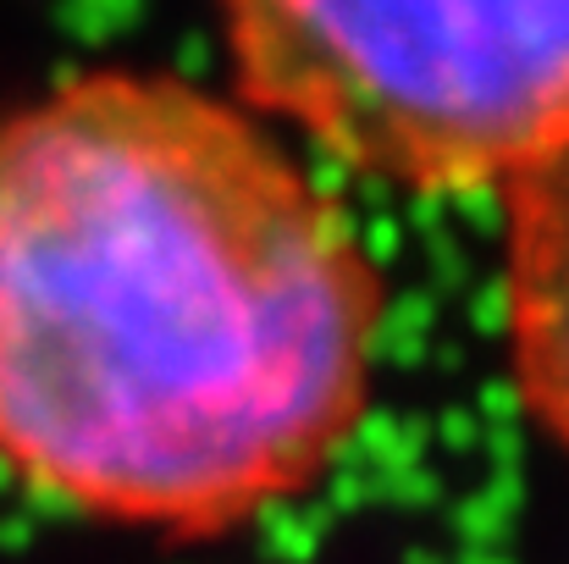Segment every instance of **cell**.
Instances as JSON below:
<instances>
[{"label":"cell","instance_id":"obj_2","mask_svg":"<svg viewBox=\"0 0 569 564\" xmlns=\"http://www.w3.org/2000/svg\"><path fill=\"white\" fill-rule=\"evenodd\" d=\"M238 89L360 178L420 199L565 167V0H210Z\"/></svg>","mask_w":569,"mask_h":564},{"label":"cell","instance_id":"obj_1","mask_svg":"<svg viewBox=\"0 0 569 564\" xmlns=\"http://www.w3.org/2000/svg\"><path fill=\"white\" fill-rule=\"evenodd\" d=\"M381 271L243 106L94 67L0 111V471L78 521L227 537L371 409Z\"/></svg>","mask_w":569,"mask_h":564}]
</instances>
